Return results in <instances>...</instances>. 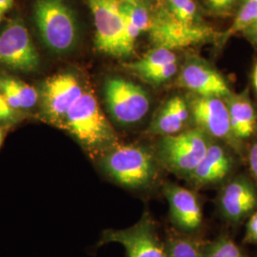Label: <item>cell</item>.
<instances>
[{
    "label": "cell",
    "instance_id": "1",
    "mask_svg": "<svg viewBox=\"0 0 257 257\" xmlns=\"http://www.w3.org/2000/svg\"><path fill=\"white\" fill-rule=\"evenodd\" d=\"M106 173L130 189H144L155 182L156 157L140 145H120L109 149L102 159Z\"/></svg>",
    "mask_w": 257,
    "mask_h": 257
},
{
    "label": "cell",
    "instance_id": "2",
    "mask_svg": "<svg viewBox=\"0 0 257 257\" xmlns=\"http://www.w3.org/2000/svg\"><path fill=\"white\" fill-rule=\"evenodd\" d=\"M63 124L77 141L89 150H103L113 146L116 141L113 128L92 92H83L68 111Z\"/></svg>",
    "mask_w": 257,
    "mask_h": 257
},
{
    "label": "cell",
    "instance_id": "3",
    "mask_svg": "<svg viewBox=\"0 0 257 257\" xmlns=\"http://www.w3.org/2000/svg\"><path fill=\"white\" fill-rule=\"evenodd\" d=\"M34 18L43 42L56 54L73 50L78 40V26L63 0H37Z\"/></svg>",
    "mask_w": 257,
    "mask_h": 257
},
{
    "label": "cell",
    "instance_id": "4",
    "mask_svg": "<svg viewBox=\"0 0 257 257\" xmlns=\"http://www.w3.org/2000/svg\"><path fill=\"white\" fill-rule=\"evenodd\" d=\"M211 142L201 130L193 128L160 138L155 156L167 170L189 177L202 161Z\"/></svg>",
    "mask_w": 257,
    "mask_h": 257
},
{
    "label": "cell",
    "instance_id": "5",
    "mask_svg": "<svg viewBox=\"0 0 257 257\" xmlns=\"http://www.w3.org/2000/svg\"><path fill=\"white\" fill-rule=\"evenodd\" d=\"M95 26V45L111 56H127L126 21L119 0H88Z\"/></svg>",
    "mask_w": 257,
    "mask_h": 257
},
{
    "label": "cell",
    "instance_id": "6",
    "mask_svg": "<svg viewBox=\"0 0 257 257\" xmlns=\"http://www.w3.org/2000/svg\"><path fill=\"white\" fill-rule=\"evenodd\" d=\"M105 98L111 116L122 125L138 123L150 110V97L145 90L121 77L107 80Z\"/></svg>",
    "mask_w": 257,
    "mask_h": 257
},
{
    "label": "cell",
    "instance_id": "7",
    "mask_svg": "<svg viewBox=\"0 0 257 257\" xmlns=\"http://www.w3.org/2000/svg\"><path fill=\"white\" fill-rule=\"evenodd\" d=\"M39 63V54L27 28L21 21H12L0 33V64L15 71L32 72Z\"/></svg>",
    "mask_w": 257,
    "mask_h": 257
},
{
    "label": "cell",
    "instance_id": "8",
    "mask_svg": "<svg viewBox=\"0 0 257 257\" xmlns=\"http://www.w3.org/2000/svg\"><path fill=\"white\" fill-rule=\"evenodd\" d=\"M211 36V28L202 24L190 25L175 19L168 10L153 19L150 37L156 48L175 50L193 46Z\"/></svg>",
    "mask_w": 257,
    "mask_h": 257
},
{
    "label": "cell",
    "instance_id": "9",
    "mask_svg": "<svg viewBox=\"0 0 257 257\" xmlns=\"http://www.w3.org/2000/svg\"><path fill=\"white\" fill-rule=\"evenodd\" d=\"M190 110L197 128L209 138H217L238 150L239 140L234 137L230 126L227 103L220 97L195 96L190 104Z\"/></svg>",
    "mask_w": 257,
    "mask_h": 257
},
{
    "label": "cell",
    "instance_id": "10",
    "mask_svg": "<svg viewBox=\"0 0 257 257\" xmlns=\"http://www.w3.org/2000/svg\"><path fill=\"white\" fill-rule=\"evenodd\" d=\"M118 243L128 257H168L167 249L160 243L153 221L147 215L135 226L119 230H106L100 244Z\"/></svg>",
    "mask_w": 257,
    "mask_h": 257
},
{
    "label": "cell",
    "instance_id": "11",
    "mask_svg": "<svg viewBox=\"0 0 257 257\" xmlns=\"http://www.w3.org/2000/svg\"><path fill=\"white\" fill-rule=\"evenodd\" d=\"M78 79L72 74H59L47 79L42 90V108L53 122H64L70 109L83 94Z\"/></svg>",
    "mask_w": 257,
    "mask_h": 257
},
{
    "label": "cell",
    "instance_id": "12",
    "mask_svg": "<svg viewBox=\"0 0 257 257\" xmlns=\"http://www.w3.org/2000/svg\"><path fill=\"white\" fill-rule=\"evenodd\" d=\"M181 87L203 97H228L230 90L228 83L216 70L200 61H191L179 74Z\"/></svg>",
    "mask_w": 257,
    "mask_h": 257
},
{
    "label": "cell",
    "instance_id": "13",
    "mask_svg": "<svg viewBox=\"0 0 257 257\" xmlns=\"http://www.w3.org/2000/svg\"><path fill=\"white\" fill-rule=\"evenodd\" d=\"M164 193L170 206L172 219L175 225L186 231L198 229L202 223V211L195 194L190 190L168 183Z\"/></svg>",
    "mask_w": 257,
    "mask_h": 257
},
{
    "label": "cell",
    "instance_id": "14",
    "mask_svg": "<svg viewBox=\"0 0 257 257\" xmlns=\"http://www.w3.org/2000/svg\"><path fill=\"white\" fill-rule=\"evenodd\" d=\"M219 201L223 214L230 220L238 221L256 208V190L248 179L235 178L225 186Z\"/></svg>",
    "mask_w": 257,
    "mask_h": 257
},
{
    "label": "cell",
    "instance_id": "15",
    "mask_svg": "<svg viewBox=\"0 0 257 257\" xmlns=\"http://www.w3.org/2000/svg\"><path fill=\"white\" fill-rule=\"evenodd\" d=\"M232 168V158L218 143L211 142L202 161L189 178L197 186H206L222 181Z\"/></svg>",
    "mask_w": 257,
    "mask_h": 257
},
{
    "label": "cell",
    "instance_id": "16",
    "mask_svg": "<svg viewBox=\"0 0 257 257\" xmlns=\"http://www.w3.org/2000/svg\"><path fill=\"white\" fill-rule=\"evenodd\" d=\"M189 115L190 110L186 101L180 96H174L157 111L149 133L161 138L177 135L185 127Z\"/></svg>",
    "mask_w": 257,
    "mask_h": 257
},
{
    "label": "cell",
    "instance_id": "17",
    "mask_svg": "<svg viewBox=\"0 0 257 257\" xmlns=\"http://www.w3.org/2000/svg\"><path fill=\"white\" fill-rule=\"evenodd\" d=\"M227 106L230 113V126L234 137L246 139L251 137L256 130V113L249 100L248 92L238 95H229Z\"/></svg>",
    "mask_w": 257,
    "mask_h": 257
},
{
    "label": "cell",
    "instance_id": "18",
    "mask_svg": "<svg viewBox=\"0 0 257 257\" xmlns=\"http://www.w3.org/2000/svg\"><path fill=\"white\" fill-rule=\"evenodd\" d=\"M0 92L16 110L31 109L38 99L37 90L34 87L9 76L0 77Z\"/></svg>",
    "mask_w": 257,
    "mask_h": 257
},
{
    "label": "cell",
    "instance_id": "19",
    "mask_svg": "<svg viewBox=\"0 0 257 257\" xmlns=\"http://www.w3.org/2000/svg\"><path fill=\"white\" fill-rule=\"evenodd\" d=\"M176 62V55L165 48H156L138 61L128 65V68L140 77L155 72L166 65Z\"/></svg>",
    "mask_w": 257,
    "mask_h": 257
},
{
    "label": "cell",
    "instance_id": "20",
    "mask_svg": "<svg viewBox=\"0 0 257 257\" xmlns=\"http://www.w3.org/2000/svg\"><path fill=\"white\" fill-rule=\"evenodd\" d=\"M255 22H257V0H245L233 23L222 38L228 40L240 32L248 30Z\"/></svg>",
    "mask_w": 257,
    "mask_h": 257
},
{
    "label": "cell",
    "instance_id": "21",
    "mask_svg": "<svg viewBox=\"0 0 257 257\" xmlns=\"http://www.w3.org/2000/svg\"><path fill=\"white\" fill-rule=\"evenodd\" d=\"M120 8L130 22H132L138 30L141 32L150 31L152 27L153 19L148 12L147 8H145L140 3H127L121 2Z\"/></svg>",
    "mask_w": 257,
    "mask_h": 257
},
{
    "label": "cell",
    "instance_id": "22",
    "mask_svg": "<svg viewBox=\"0 0 257 257\" xmlns=\"http://www.w3.org/2000/svg\"><path fill=\"white\" fill-rule=\"evenodd\" d=\"M169 13L175 19L190 25L200 24L194 0H169Z\"/></svg>",
    "mask_w": 257,
    "mask_h": 257
},
{
    "label": "cell",
    "instance_id": "23",
    "mask_svg": "<svg viewBox=\"0 0 257 257\" xmlns=\"http://www.w3.org/2000/svg\"><path fill=\"white\" fill-rule=\"evenodd\" d=\"M202 257H244L237 245L230 239L220 238L201 250Z\"/></svg>",
    "mask_w": 257,
    "mask_h": 257
},
{
    "label": "cell",
    "instance_id": "24",
    "mask_svg": "<svg viewBox=\"0 0 257 257\" xmlns=\"http://www.w3.org/2000/svg\"><path fill=\"white\" fill-rule=\"evenodd\" d=\"M166 249L168 257H202L199 248L190 239H172Z\"/></svg>",
    "mask_w": 257,
    "mask_h": 257
},
{
    "label": "cell",
    "instance_id": "25",
    "mask_svg": "<svg viewBox=\"0 0 257 257\" xmlns=\"http://www.w3.org/2000/svg\"><path fill=\"white\" fill-rule=\"evenodd\" d=\"M177 63H171V64L166 65L164 67L156 70L155 72L147 74L143 77L144 80L152 84H162V83L168 81L171 79L177 72Z\"/></svg>",
    "mask_w": 257,
    "mask_h": 257
},
{
    "label": "cell",
    "instance_id": "26",
    "mask_svg": "<svg viewBox=\"0 0 257 257\" xmlns=\"http://www.w3.org/2000/svg\"><path fill=\"white\" fill-rule=\"evenodd\" d=\"M208 8L216 14L230 13L239 0H204Z\"/></svg>",
    "mask_w": 257,
    "mask_h": 257
},
{
    "label": "cell",
    "instance_id": "27",
    "mask_svg": "<svg viewBox=\"0 0 257 257\" xmlns=\"http://www.w3.org/2000/svg\"><path fill=\"white\" fill-rule=\"evenodd\" d=\"M16 115V110L10 106L3 94L0 92V121L13 119Z\"/></svg>",
    "mask_w": 257,
    "mask_h": 257
},
{
    "label": "cell",
    "instance_id": "28",
    "mask_svg": "<svg viewBox=\"0 0 257 257\" xmlns=\"http://www.w3.org/2000/svg\"><path fill=\"white\" fill-rule=\"evenodd\" d=\"M246 239L249 242L257 243V211L251 215L248 220Z\"/></svg>",
    "mask_w": 257,
    "mask_h": 257
},
{
    "label": "cell",
    "instance_id": "29",
    "mask_svg": "<svg viewBox=\"0 0 257 257\" xmlns=\"http://www.w3.org/2000/svg\"><path fill=\"white\" fill-rule=\"evenodd\" d=\"M248 163L249 169L252 174V176L257 184V143L253 144L252 147L249 150L248 154Z\"/></svg>",
    "mask_w": 257,
    "mask_h": 257
},
{
    "label": "cell",
    "instance_id": "30",
    "mask_svg": "<svg viewBox=\"0 0 257 257\" xmlns=\"http://www.w3.org/2000/svg\"><path fill=\"white\" fill-rule=\"evenodd\" d=\"M14 1L15 0H0V21L7 14V12L12 8Z\"/></svg>",
    "mask_w": 257,
    "mask_h": 257
},
{
    "label": "cell",
    "instance_id": "31",
    "mask_svg": "<svg viewBox=\"0 0 257 257\" xmlns=\"http://www.w3.org/2000/svg\"><path fill=\"white\" fill-rule=\"evenodd\" d=\"M252 80H253V85H254V88L257 91V64L254 67V70H253V74H252Z\"/></svg>",
    "mask_w": 257,
    "mask_h": 257
},
{
    "label": "cell",
    "instance_id": "32",
    "mask_svg": "<svg viewBox=\"0 0 257 257\" xmlns=\"http://www.w3.org/2000/svg\"><path fill=\"white\" fill-rule=\"evenodd\" d=\"M248 30H249V32H250V33L257 35V22H255V23H254L251 27L249 28Z\"/></svg>",
    "mask_w": 257,
    "mask_h": 257
},
{
    "label": "cell",
    "instance_id": "33",
    "mask_svg": "<svg viewBox=\"0 0 257 257\" xmlns=\"http://www.w3.org/2000/svg\"><path fill=\"white\" fill-rule=\"evenodd\" d=\"M120 2H127V3H140L141 0H119Z\"/></svg>",
    "mask_w": 257,
    "mask_h": 257
},
{
    "label": "cell",
    "instance_id": "34",
    "mask_svg": "<svg viewBox=\"0 0 257 257\" xmlns=\"http://www.w3.org/2000/svg\"><path fill=\"white\" fill-rule=\"evenodd\" d=\"M3 139H4V135H3V133H2V131L0 130V147H1V145H2V142H3Z\"/></svg>",
    "mask_w": 257,
    "mask_h": 257
}]
</instances>
